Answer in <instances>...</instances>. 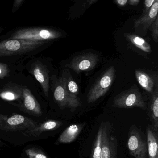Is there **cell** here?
I'll use <instances>...</instances> for the list:
<instances>
[{
  "label": "cell",
  "instance_id": "21",
  "mask_svg": "<svg viewBox=\"0 0 158 158\" xmlns=\"http://www.w3.org/2000/svg\"><path fill=\"white\" fill-rule=\"evenodd\" d=\"M102 124L101 123L93 145L91 158H100L102 148Z\"/></svg>",
  "mask_w": 158,
  "mask_h": 158
},
{
  "label": "cell",
  "instance_id": "12",
  "mask_svg": "<svg viewBox=\"0 0 158 158\" xmlns=\"http://www.w3.org/2000/svg\"><path fill=\"white\" fill-rule=\"evenodd\" d=\"M158 0H155L150 10L145 15L141 16L134 23L135 31L141 35H145L152 23L158 17Z\"/></svg>",
  "mask_w": 158,
  "mask_h": 158
},
{
  "label": "cell",
  "instance_id": "23",
  "mask_svg": "<svg viewBox=\"0 0 158 158\" xmlns=\"http://www.w3.org/2000/svg\"><path fill=\"white\" fill-rule=\"evenodd\" d=\"M10 68L8 64L0 62V79H4L10 75Z\"/></svg>",
  "mask_w": 158,
  "mask_h": 158
},
{
  "label": "cell",
  "instance_id": "24",
  "mask_svg": "<svg viewBox=\"0 0 158 158\" xmlns=\"http://www.w3.org/2000/svg\"><path fill=\"white\" fill-rule=\"evenodd\" d=\"M150 29L153 40L157 43L158 42V17L152 23Z\"/></svg>",
  "mask_w": 158,
  "mask_h": 158
},
{
  "label": "cell",
  "instance_id": "8",
  "mask_svg": "<svg viewBox=\"0 0 158 158\" xmlns=\"http://www.w3.org/2000/svg\"><path fill=\"white\" fill-rule=\"evenodd\" d=\"M37 122L31 118L16 113L7 116L2 130L6 131H24L37 124Z\"/></svg>",
  "mask_w": 158,
  "mask_h": 158
},
{
  "label": "cell",
  "instance_id": "22",
  "mask_svg": "<svg viewBox=\"0 0 158 158\" xmlns=\"http://www.w3.org/2000/svg\"><path fill=\"white\" fill-rule=\"evenodd\" d=\"M25 153L29 158H49L42 150L37 148L27 149L25 150Z\"/></svg>",
  "mask_w": 158,
  "mask_h": 158
},
{
  "label": "cell",
  "instance_id": "1",
  "mask_svg": "<svg viewBox=\"0 0 158 158\" xmlns=\"http://www.w3.org/2000/svg\"><path fill=\"white\" fill-rule=\"evenodd\" d=\"M49 42L6 40L0 42V58L30 54L41 50Z\"/></svg>",
  "mask_w": 158,
  "mask_h": 158
},
{
  "label": "cell",
  "instance_id": "29",
  "mask_svg": "<svg viewBox=\"0 0 158 158\" xmlns=\"http://www.w3.org/2000/svg\"><path fill=\"white\" fill-rule=\"evenodd\" d=\"M140 2V0H129L128 1V4L132 6H136L138 5Z\"/></svg>",
  "mask_w": 158,
  "mask_h": 158
},
{
  "label": "cell",
  "instance_id": "10",
  "mask_svg": "<svg viewBox=\"0 0 158 158\" xmlns=\"http://www.w3.org/2000/svg\"><path fill=\"white\" fill-rule=\"evenodd\" d=\"M24 112L36 116L42 115L41 106L31 91L26 86L23 87V97L20 102L14 104Z\"/></svg>",
  "mask_w": 158,
  "mask_h": 158
},
{
  "label": "cell",
  "instance_id": "18",
  "mask_svg": "<svg viewBox=\"0 0 158 158\" xmlns=\"http://www.w3.org/2000/svg\"><path fill=\"white\" fill-rule=\"evenodd\" d=\"M158 134L152 127H147V145L149 158H158Z\"/></svg>",
  "mask_w": 158,
  "mask_h": 158
},
{
  "label": "cell",
  "instance_id": "15",
  "mask_svg": "<svg viewBox=\"0 0 158 158\" xmlns=\"http://www.w3.org/2000/svg\"><path fill=\"white\" fill-rule=\"evenodd\" d=\"M85 125V123L73 124L68 127L58 138V144L72 143L77 138Z\"/></svg>",
  "mask_w": 158,
  "mask_h": 158
},
{
  "label": "cell",
  "instance_id": "11",
  "mask_svg": "<svg viewBox=\"0 0 158 158\" xmlns=\"http://www.w3.org/2000/svg\"><path fill=\"white\" fill-rule=\"evenodd\" d=\"M29 72L40 84L44 95L48 97L50 89V77L47 66L40 61H35L31 64Z\"/></svg>",
  "mask_w": 158,
  "mask_h": 158
},
{
  "label": "cell",
  "instance_id": "19",
  "mask_svg": "<svg viewBox=\"0 0 158 158\" xmlns=\"http://www.w3.org/2000/svg\"><path fill=\"white\" fill-rule=\"evenodd\" d=\"M61 77L69 95L74 98H79L77 97L79 92V87L74 80L70 72L67 69L63 70Z\"/></svg>",
  "mask_w": 158,
  "mask_h": 158
},
{
  "label": "cell",
  "instance_id": "9",
  "mask_svg": "<svg viewBox=\"0 0 158 158\" xmlns=\"http://www.w3.org/2000/svg\"><path fill=\"white\" fill-rule=\"evenodd\" d=\"M98 56L96 53L89 52L75 56L68 65V68L77 74L81 72L90 71L97 64Z\"/></svg>",
  "mask_w": 158,
  "mask_h": 158
},
{
  "label": "cell",
  "instance_id": "31",
  "mask_svg": "<svg viewBox=\"0 0 158 158\" xmlns=\"http://www.w3.org/2000/svg\"><path fill=\"white\" fill-rule=\"evenodd\" d=\"M0 108H1V105H0Z\"/></svg>",
  "mask_w": 158,
  "mask_h": 158
},
{
  "label": "cell",
  "instance_id": "14",
  "mask_svg": "<svg viewBox=\"0 0 158 158\" xmlns=\"http://www.w3.org/2000/svg\"><path fill=\"white\" fill-rule=\"evenodd\" d=\"M23 86L12 84L0 89V99L8 102H20L23 97Z\"/></svg>",
  "mask_w": 158,
  "mask_h": 158
},
{
  "label": "cell",
  "instance_id": "28",
  "mask_svg": "<svg viewBox=\"0 0 158 158\" xmlns=\"http://www.w3.org/2000/svg\"><path fill=\"white\" fill-rule=\"evenodd\" d=\"M114 2L116 3V4L120 6V7H124L127 5L128 1L127 0H115Z\"/></svg>",
  "mask_w": 158,
  "mask_h": 158
},
{
  "label": "cell",
  "instance_id": "7",
  "mask_svg": "<svg viewBox=\"0 0 158 158\" xmlns=\"http://www.w3.org/2000/svg\"><path fill=\"white\" fill-rule=\"evenodd\" d=\"M102 148L100 158H117V138L112 133L109 124L102 123Z\"/></svg>",
  "mask_w": 158,
  "mask_h": 158
},
{
  "label": "cell",
  "instance_id": "6",
  "mask_svg": "<svg viewBox=\"0 0 158 158\" xmlns=\"http://www.w3.org/2000/svg\"><path fill=\"white\" fill-rule=\"evenodd\" d=\"M127 148L131 156L135 158H147L148 148L146 141L138 128L131 126L128 134Z\"/></svg>",
  "mask_w": 158,
  "mask_h": 158
},
{
  "label": "cell",
  "instance_id": "27",
  "mask_svg": "<svg viewBox=\"0 0 158 158\" xmlns=\"http://www.w3.org/2000/svg\"><path fill=\"white\" fill-rule=\"evenodd\" d=\"M7 115L0 114V129H2L3 125L7 119Z\"/></svg>",
  "mask_w": 158,
  "mask_h": 158
},
{
  "label": "cell",
  "instance_id": "30",
  "mask_svg": "<svg viewBox=\"0 0 158 158\" xmlns=\"http://www.w3.org/2000/svg\"><path fill=\"white\" fill-rule=\"evenodd\" d=\"M2 144H3V143H2V141L1 140H0V147H1Z\"/></svg>",
  "mask_w": 158,
  "mask_h": 158
},
{
  "label": "cell",
  "instance_id": "17",
  "mask_svg": "<svg viewBox=\"0 0 158 158\" xmlns=\"http://www.w3.org/2000/svg\"><path fill=\"white\" fill-rule=\"evenodd\" d=\"M149 116L154 131L158 133V88L151 94L148 108Z\"/></svg>",
  "mask_w": 158,
  "mask_h": 158
},
{
  "label": "cell",
  "instance_id": "5",
  "mask_svg": "<svg viewBox=\"0 0 158 158\" xmlns=\"http://www.w3.org/2000/svg\"><path fill=\"white\" fill-rule=\"evenodd\" d=\"M53 83L54 99L61 109L68 108L73 111L82 106L79 98L71 97L64 87L61 77L58 78L55 76L52 77Z\"/></svg>",
  "mask_w": 158,
  "mask_h": 158
},
{
  "label": "cell",
  "instance_id": "3",
  "mask_svg": "<svg viewBox=\"0 0 158 158\" xmlns=\"http://www.w3.org/2000/svg\"><path fill=\"white\" fill-rule=\"evenodd\" d=\"M112 106L114 108L124 109L136 107L146 110L147 108L146 102L144 101L141 92L135 85L115 96L114 98Z\"/></svg>",
  "mask_w": 158,
  "mask_h": 158
},
{
  "label": "cell",
  "instance_id": "2",
  "mask_svg": "<svg viewBox=\"0 0 158 158\" xmlns=\"http://www.w3.org/2000/svg\"><path fill=\"white\" fill-rule=\"evenodd\" d=\"M62 35V33L52 28L26 27L17 29L12 34L9 39L49 42L60 38Z\"/></svg>",
  "mask_w": 158,
  "mask_h": 158
},
{
  "label": "cell",
  "instance_id": "20",
  "mask_svg": "<svg viewBox=\"0 0 158 158\" xmlns=\"http://www.w3.org/2000/svg\"><path fill=\"white\" fill-rule=\"evenodd\" d=\"M126 38L134 46L139 49L147 53L152 52L151 47L144 39L137 35H133L130 33L125 34Z\"/></svg>",
  "mask_w": 158,
  "mask_h": 158
},
{
  "label": "cell",
  "instance_id": "26",
  "mask_svg": "<svg viewBox=\"0 0 158 158\" xmlns=\"http://www.w3.org/2000/svg\"><path fill=\"white\" fill-rule=\"evenodd\" d=\"M25 1V0H15L12 9V12L14 13L17 11L23 4Z\"/></svg>",
  "mask_w": 158,
  "mask_h": 158
},
{
  "label": "cell",
  "instance_id": "4",
  "mask_svg": "<svg viewBox=\"0 0 158 158\" xmlns=\"http://www.w3.org/2000/svg\"><path fill=\"white\" fill-rule=\"evenodd\" d=\"M115 74V68L111 66L101 76L89 91L87 95L89 103H93L106 94L114 81Z\"/></svg>",
  "mask_w": 158,
  "mask_h": 158
},
{
  "label": "cell",
  "instance_id": "16",
  "mask_svg": "<svg viewBox=\"0 0 158 158\" xmlns=\"http://www.w3.org/2000/svg\"><path fill=\"white\" fill-rule=\"evenodd\" d=\"M135 75L139 84L147 92L151 94L158 88L157 79L151 75L142 70H136Z\"/></svg>",
  "mask_w": 158,
  "mask_h": 158
},
{
  "label": "cell",
  "instance_id": "13",
  "mask_svg": "<svg viewBox=\"0 0 158 158\" xmlns=\"http://www.w3.org/2000/svg\"><path fill=\"white\" fill-rule=\"evenodd\" d=\"M63 125V123L58 120H48L41 123H38L35 126L23 132V134L27 137L39 136L43 132L52 131L58 129Z\"/></svg>",
  "mask_w": 158,
  "mask_h": 158
},
{
  "label": "cell",
  "instance_id": "25",
  "mask_svg": "<svg viewBox=\"0 0 158 158\" xmlns=\"http://www.w3.org/2000/svg\"><path fill=\"white\" fill-rule=\"evenodd\" d=\"M155 0H146L144 2V9L141 16L145 15L150 10L152 6L153 5Z\"/></svg>",
  "mask_w": 158,
  "mask_h": 158
}]
</instances>
